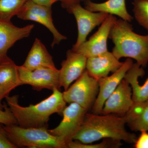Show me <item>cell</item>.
<instances>
[{
    "instance_id": "obj_1",
    "label": "cell",
    "mask_w": 148,
    "mask_h": 148,
    "mask_svg": "<svg viewBox=\"0 0 148 148\" xmlns=\"http://www.w3.org/2000/svg\"><path fill=\"white\" fill-rule=\"evenodd\" d=\"M126 124L125 116L114 114L100 115L86 113L81 128L74 140L89 144L104 138H111L134 144L137 136L127 131Z\"/></svg>"
},
{
    "instance_id": "obj_2",
    "label": "cell",
    "mask_w": 148,
    "mask_h": 148,
    "mask_svg": "<svg viewBox=\"0 0 148 148\" xmlns=\"http://www.w3.org/2000/svg\"><path fill=\"white\" fill-rule=\"evenodd\" d=\"M51 95L36 105L23 107L18 104V95L8 96L7 104L17 124L25 127H38L47 126L49 118L53 114H61L66 107L63 92L55 88Z\"/></svg>"
},
{
    "instance_id": "obj_3",
    "label": "cell",
    "mask_w": 148,
    "mask_h": 148,
    "mask_svg": "<svg viewBox=\"0 0 148 148\" xmlns=\"http://www.w3.org/2000/svg\"><path fill=\"white\" fill-rule=\"evenodd\" d=\"M109 38L114 46L112 53L118 59L133 58L142 67L148 63V35L138 34L128 21L117 19L111 28Z\"/></svg>"
},
{
    "instance_id": "obj_4",
    "label": "cell",
    "mask_w": 148,
    "mask_h": 148,
    "mask_svg": "<svg viewBox=\"0 0 148 148\" xmlns=\"http://www.w3.org/2000/svg\"><path fill=\"white\" fill-rule=\"evenodd\" d=\"M7 136L16 148H68V145L51 134L47 126L25 127L18 124L5 125Z\"/></svg>"
},
{
    "instance_id": "obj_5",
    "label": "cell",
    "mask_w": 148,
    "mask_h": 148,
    "mask_svg": "<svg viewBox=\"0 0 148 148\" xmlns=\"http://www.w3.org/2000/svg\"><path fill=\"white\" fill-rule=\"evenodd\" d=\"M98 81L90 76L86 70L63 92L66 103H76L88 111L92 107L99 92Z\"/></svg>"
},
{
    "instance_id": "obj_6",
    "label": "cell",
    "mask_w": 148,
    "mask_h": 148,
    "mask_svg": "<svg viewBox=\"0 0 148 148\" xmlns=\"http://www.w3.org/2000/svg\"><path fill=\"white\" fill-rule=\"evenodd\" d=\"M87 111L76 103H70L62 112L63 118L60 124L49 131L68 145L79 132Z\"/></svg>"
},
{
    "instance_id": "obj_7",
    "label": "cell",
    "mask_w": 148,
    "mask_h": 148,
    "mask_svg": "<svg viewBox=\"0 0 148 148\" xmlns=\"http://www.w3.org/2000/svg\"><path fill=\"white\" fill-rule=\"evenodd\" d=\"M17 69L22 85L31 86L37 91L43 89L53 90L55 88H61L59 70L56 68H42L32 71L22 66H17Z\"/></svg>"
},
{
    "instance_id": "obj_8",
    "label": "cell",
    "mask_w": 148,
    "mask_h": 148,
    "mask_svg": "<svg viewBox=\"0 0 148 148\" xmlns=\"http://www.w3.org/2000/svg\"><path fill=\"white\" fill-rule=\"evenodd\" d=\"M16 16L22 20L35 21L46 27L53 35V41L51 45L52 47L67 39L66 36L58 32L54 26L51 7L39 5L32 0H28Z\"/></svg>"
},
{
    "instance_id": "obj_9",
    "label": "cell",
    "mask_w": 148,
    "mask_h": 148,
    "mask_svg": "<svg viewBox=\"0 0 148 148\" xmlns=\"http://www.w3.org/2000/svg\"><path fill=\"white\" fill-rule=\"evenodd\" d=\"M67 10L73 14L77 25V38L72 49L74 51L86 40L87 36L91 31L102 24L109 14L103 12H92L83 8L80 4L72 6Z\"/></svg>"
},
{
    "instance_id": "obj_10",
    "label": "cell",
    "mask_w": 148,
    "mask_h": 148,
    "mask_svg": "<svg viewBox=\"0 0 148 148\" xmlns=\"http://www.w3.org/2000/svg\"><path fill=\"white\" fill-rule=\"evenodd\" d=\"M134 64L131 58H127L122 66L110 76L98 80L99 90L98 95L92 107V113L101 114L104 104L124 79L126 73Z\"/></svg>"
},
{
    "instance_id": "obj_11",
    "label": "cell",
    "mask_w": 148,
    "mask_h": 148,
    "mask_svg": "<svg viewBox=\"0 0 148 148\" xmlns=\"http://www.w3.org/2000/svg\"><path fill=\"white\" fill-rule=\"evenodd\" d=\"M134 103L132 87L123 79L105 102L101 114H114L124 116L132 108Z\"/></svg>"
},
{
    "instance_id": "obj_12",
    "label": "cell",
    "mask_w": 148,
    "mask_h": 148,
    "mask_svg": "<svg viewBox=\"0 0 148 148\" xmlns=\"http://www.w3.org/2000/svg\"><path fill=\"white\" fill-rule=\"evenodd\" d=\"M117 19L114 15L109 14L97 32L88 40L81 45L75 51L88 58L108 51L107 40L111 28Z\"/></svg>"
},
{
    "instance_id": "obj_13",
    "label": "cell",
    "mask_w": 148,
    "mask_h": 148,
    "mask_svg": "<svg viewBox=\"0 0 148 148\" xmlns=\"http://www.w3.org/2000/svg\"><path fill=\"white\" fill-rule=\"evenodd\" d=\"M87 58L73 50L66 52V58L61 63L59 70L60 87L66 90L74 81L76 80L86 69Z\"/></svg>"
},
{
    "instance_id": "obj_14",
    "label": "cell",
    "mask_w": 148,
    "mask_h": 148,
    "mask_svg": "<svg viewBox=\"0 0 148 148\" xmlns=\"http://www.w3.org/2000/svg\"><path fill=\"white\" fill-rule=\"evenodd\" d=\"M112 52L106 51L87 58L86 70L90 76L98 80L108 76L110 73H114L123 64Z\"/></svg>"
},
{
    "instance_id": "obj_15",
    "label": "cell",
    "mask_w": 148,
    "mask_h": 148,
    "mask_svg": "<svg viewBox=\"0 0 148 148\" xmlns=\"http://www.w3.org/2000/svg\"><path fill=\"white\" fill-rule=\"evenodd\" d=\"M34 27L31 24L20 28L0 19V58L7 56L8 51L17 41L29 36Z\"/></svg>"
},
{
    "instance_id": "obj_16",
    "label": "cell",
    "mask_w": 148,
    "mask_h": 148,
    "mask_svg": "<svg viewBox=\"0 0 148 148\" xmlns=\"http://www.w3.org/2000/svg\"><path fill=\"white\" fill-rule=\"evenodd\" d=\"M21 85L17 66L7 56L0 58V95L2 100Z\"/></svg>"
},
{
    "instance_id": "obj_17",
    "label": "cell",
    "mask_w": 148,
    "mask_h": 148,
    "mask_svg": "<svg viewBox=\"0 0 148 148\" xmlns=\"http://www.w3.org/2000/svg\"><path fill=\"white\" fill-rule=\"evenodd\" d=\"M23 67L29 70L42 68L56 69L53 58L40 40L35 39Z\"/></svg>"
},
{
    "instance_id": "obj_18",
    "label": "cell",
    "mask_w": 148,
    "mask_h": 148,
    "mask_svg": "<svg viewBox=\"0 0 148 148\" xmlns=\"http://www.w3.org/2000/svg\"><path fill=\"white\" fill-rule=\"evenodd\" d=\"M84 6L86 9L92 12H103L116 15L128 22H131L133 19L127 12L125 0H108L102 3L87 0L84 2Z\"/></svg>"
},
{
    "instance_id": "obj_19",
    "label": "cell",
    "mask_w": 148,
    "mask_h": 148,
    "mask_svg": "<svg viewBox=\"0 0 148 148\" xmlns=\"http://www.w3.org/2000/svg\"><path fill=\"white\" fill-rule=\"evenodd\" d=\"M145 75L143 67L136 63L133 64L125 76L124 79L132 87V98L134 103H140L148 99V78L143 85H140L138 82L139 78Z\"/></svg>"
},
{
    "instance_id": "obj_20",
    "label": "cell",
    "mask_w": 148,
    "mask_h": 148,
    "mask_svg": "<svg viewBox=\"0 0 148 148\" xmlns=\"http://www.w3.org/2000/svg\"><path fill=\"white\" fill-rule=\"evenodd\" d=\"M124 116L126 124L132 131H148V99L140 103H134Z\"/></svg>"
},
{
    "instance_id": "obj_21",
    "label": "cell",
    "mask_w": 148,
    "mask_h": 148,
    "mask_svg": "<svg viewBox=\"0 0 148 148\" xmlns=\"http://www.w3.org/2000/svg\"><path fill=\"white\" fill-rule=\"evenodd\" d=\"M28 0H0V19L10 21Z\"/></svg>"
},
{
    "instance_id": "obj_22",
    "label": "cell",
    "mask_w": 148,
    "mask_h": 148,
    "mask_svg": "<svg viewBox=\"0 0 148 148\" xmlns=\"http://www.w3.org/2000/svg\"><path fill=\"white\" fill-rule=\"evenodd\" d=\"M132 3L135 19L148 33V0H133Z\"/></svg>"
},
{
    "instance_id": "obj_23",
    "label": "cell",
    "mask_w": 148,
    "mask_h": 148,
    "mask_svg": "<svg viewBox=\"0 0 148 148\" xmlns=\"http://www.w3.org/2000/svg\"><path fill=\"white\" fill-rule=\"evenodd\" d=\"M121 141L111 138H104L99 144L91 145L73 140L68 144V147L69 148H119L122 145Z\"/></svg>"
},
{
    "instance_id": "obj_24",
    "label": "cell",
    "mask_w": 148,
    "mask_h": 148,
    "mask_svg": "<svg viewBox=\"0 0 148 148\" xmlns=\"http://www.w3.org/2000/svg\"><path fill=\"white\" fill-rule=\"evenodd\" d=\"M4 110H0V123L5 125L17 124L16 119L14 116L7 103L4 104Z\"/></svg>"
},
{
    "instance_id": "obj_25",
    "label": "cell",
    "mask_w": 148,
    "mask_h": 148,
    "mask_svg": "<svg viewBox=\"0 0 148 148\" xmlns=\"http://www.w3.org/2000/svg\"><path fill=\"white\" fill-rule=\"evenodd\" d=\"M5 125L0 123V148H16L9 140L5 130Z\"/></svg>"
},
{
    "instance_id": "obj_26",
    "label": "cell",
    "mask_w": 148,
    "mask_h": 148,
    "mask_svg": "<svg viewBox=\"0 0 148 148\" xmlns=\"http://www.w3.org/2000/svg\"><path fill=\"white\" fill-rule=\"evenodd\" d=\"M148 131L143 130L134 143L135 148H148Z\"/></svg>"
},
{
    "instance_id": "obj_27",
    "label": "cell",
    "mask_w": 148,
    "mask_h": 148,
    "mask_svg": "<svg viewBox=\"0 0 148 148\" xmlns=\"http://www.w3.org/2000/svg\"><path fill=\"white\" fill-rule=\"evenodd\" d=\"M86 1L87 0H61V2L62 7L67 10L72 6Z\"/></svg>"
},
{
    "instance_id": "obj_28",
    "label": "cell",
    "mask_w": 148,
    "mask_h": 148,
    "mask_svg": "<svg viewBox=\"0 0 148 148\" xmlns=\"http://www.w3.org/2000/svg\"><path fill=\"white\" fill-rule=\"evenodd\" d=\"M32 1L39 5L51 7V6L53 5L54 3L58 1H61V0H32Z\"/></svg>"
},
{
    "instance_id": "obj_29",
    "label": "cell",
    "mask_w": 148,
    "mask_h": 148,
    "mask_svg": "<svg viewBox=\"0 0 148 148\" xmlns=\"http://www.w3.org/2000/svg\"><path fill=\"white\" fill-rule=\"evenodd\" d=\"M2 99L1 98V95H0V110H4V105L2 103Z\"/></svg>"
}]
</instances>
